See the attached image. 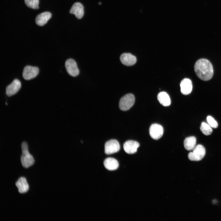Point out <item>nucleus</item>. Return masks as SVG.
Listing matches in <instances>:
<instances>
[{
	"label": "nucleus",
	"mask_w": 221,
	"mask_h": 221,
	"mask_svg": "<svg viewBox=\"0 0 221 221\" xmlns=\"http://www.w3.org/2000/svg\"><path fill=\"white\" fill-rule=\"evenodd\" d=\"M157 99L159 103L164 106H168L170 104L171 100L169 96L165 92L159 93L157 95Z\"/></svg>",
	"instance_id": "f3484780"
},
{
	"label": "nucleus",
	"mask_w": 221,
	"mask_h": 221,
	"mask_svg": "<svg viewBox=\"0 0 221 221\" xmlns=\"http://www.w3.org/2000/svg\"><path fill=\"white\" fill-rule=\"evenodd\" d=\"M39 72V69L37 67L28 65L23 69L22 76L25 80H29L36 77Z\"/></svg>",
	"instance_id": "39448f33"
},
{
	"label": "nucleus",
	"mask_w": 221,
	"mask_h": 221,
	"mask_svg": "<svg viewBox=\"0 0 221 221\" xmlns=\"http://www.w3.org/2000/svg\"><path fill=\"white\" fill-rule=\"evenodd\" d=\"M216 200H214V201H213V204H215V203H216Z\"/></svg>",
	"instance_id": "4be33fe9"
},
{
	"label": "nucleus",
	"mask_w": 221,
	"mask_h": 221,
	"mask_svg": "<svg viewBox=\"0 0 221 221\" xmlns=\"http://www.w3.org/2000/svg\"><path fill=\"white\" fill-rule=\"evenodd\" d=\"M139 143L133 140H128L126 142L123 144L124 150L126 153L132 154L135 153L139 146Z\"/></svg>",
	"instance_id": "9d476101"
},
{
	"label": "nucleus",
	"mask_w": 221,
	"mask_h": 221,
	"mask_svg": "<svg viewBox=\"0 0 221 221\" xmlns=\"http://www.w3.org/2000/svg\"><path fill=\"white\" fill-rule=\"evenodd\" d=\"M194 70L197 77L204 81L210 79L213 74L212 64L208 60L205 59H200L196 62Z\"/></svg>",
	"instance_id": "f257e3e1"
},
{
	"label": "nucleus",
	"mask_w": 221,
	"mask_h": 221,
	"mask_svg": "<svg viewBox=\"0 0 221 221\" xmlns=\"http://www.w3.org/2000/svg\"><path fill=\"white\" fill-rule=\"evenodd\" d=\"M135 97L132 94H128L124 96L120 99L119 106L120 109L126 111L131 108L134 104Z\"/></svg>",
	"instance_id": "7ed1b4c3"
},
{
	"label": "nucleus",
	"mask_w": 221,
	"mask_h": 221,
	"mask_svg": "<svg viewBox=\"0 0 221 221\" xmlns=\"http://www.w3.org/2000/svg\"><path fill=\"white\" fill-rule=\"evenodd\" d=\"M196 138L194 136H190L186 138L184 142V146L188 150H193L196 146Z\"/></svg>",
	"instance_id": "a211bd4d"
},
{
	"label": "nucleus",
	"mask_w": 221,
	"mask_h": 221,
	"mask_svg": "<svg viewBox=\"0 0 221 221\" xmlns=\"http://www.w3.org/2000/svg\"><path fill=\"white\" fill-rule=\"evenodd\" d=\"M103 164L105 167L110 171L116 170L119 166L118 161L112 157H108L105 159L104 161Z\"/></svg>",
	"instance_id": "dca6fc26"
},
{
	"label": "nucleus",
	"mask_w": 221,
	"mask_h": 221,
	"mask_svg": "<svg viewBox=\"0 0 221 221\" xmlns=\"http://www.w3.org/2000/svg\"><path fill=\"white\" fill-rule=\"evenodd\" d=\"M21 86L20 81L17 79H14L12 83L6 88V94L10 96L16 94L20 89Z\"/></svg>",
	"instance_id": "1a4fd4ad"
},
{
	"label": "nucleus",
	"mask_w": 221,
	"mask_h": 221,
	"mask_svg": "<svg viewBox=\"0 0 221 221\" xmlns=\"http://www.w3.org/2000/svg\"><path fill=\"white\" fill-rule=\"evenodd\" d=\"M164 132L163 127L158 124H153L150 126L149 133L151 137L153 139L157 140L162 136Z\"/></svg>",
	"instance_id": "6e6552de"
},
{
	"label": "nucleus",
	"mask_w": 221,
	"mask_h": 221,
	"mask_svg": "<svg viewBox=\"0 0 221 221\" xmlns=\"http://www.w3.org/2000/svg\"><path fill=\"white\" fill-rule=\"evenodd\" d=\"M22 154L21 157V162L23 166L25 168L32 165L34 163L33 156L29 153L27 144L23 142L21 145Z\"/></svg>",
	"instance_id": "f03ea898"
},
{
	"label": "nucleus",
	"mask_w": 221,
	"mask_h": 221,
	"mask_svg": "<svg viewBox=\"0 0 221 221\" xmlns=\"http://www.w3.org/2000/svg\"><path fill=\"white\" fill-rule=\"evenodd\" d=\"M66 70L71 76L75 77L79 74V70L76 62L73 59L67 60L65 62Z\"/></svg>",
	"instance_id": "0eeeda50"
},
{
	"label": "nucleus",
	"mask_w": 221,
	"mask_h": 221,
	"mask_svg": "<svg viewBox=\"0 0 221 221\" xmlns=\"http://www.w3.org/2000/svg\"><path fill=\"white\" fill-rule=\"evenodd\" d=\"M69 12L74 14L78 19L82 18L84 15V7L82 4L80 2L74 3L71 8Z\"/></svg>",
	"instance_id": "9b49d317"
},
{
	"label": "nucleus",
	"mask_w": 221,
	"mask_h": 221,
	"mask_svg": "<svg viewBox=\"0 0 221 221\" xmlns=\"http://www.w3.org/2000/svg\"><path fill=\"white\" fill-rule=\"evenodd\" d=\"M205 154V149L201 145H198L195 147L193 151L189 153L188 157L191 161H198L202 160Z\"/></svg>",
	"instance_id": "20e7f679"
},
{
	"label": "nucleus",
	"mask_w": 221,
	"mask_h": 221,
	"mask_svg": "<svg viewBox=\"0 0 221 221\" xmlns=\"http://www.w3.org/2000/svg\"><path fill=\"white\" fill-rule=\"evenodd\" d=\"M180 90L181 93L187 95L192 91V88L191 81L189 79L185 78L183 79L180 83Z\"/></svg>",
	"instance_id": "ddd939ff"
},
{
	"label": "nucleus",
	"mask_w": 221,
	"mask_h": 221,
	"mask_svg": "<svg viewBox=\"0 0 221 221\" xmlns=\"http://www.w3.org/2000/svg\"><path fill=\"white\" fill-rule=\"evenodd\" d=\"M99 4L100 5H101V2H99Z\"/></svg>",
	"instance_id": "5701e85b"
},
{
	"label": "nucleus",
	"mask_w": 221,
	"mask_h": 221,
	"mask_svg": "<svg viewBox=\"0 0 221 221\" xmlns=\"http://www.w3.org/2000/svg\"><path fill=\"white\" fill-rule=\"evenodd\" d=\"M25 5L33 9L39 8V0H24Z\"/></svg>",
	"instance_id": "aec40b11"
},
{
	"label": "nucleus",
	"mask_w": 221,
	"mask_h": 221,
	"mask_svg": "<svg viewBox=\"0 0 221 221\" xmlns=\"http://www.w3.org/2000/svg\"><path fill=\"white\" fill-rule=\"evenodd\" d=\"M120 146L118 141L115 139H111L107 142L105 144L104 151L107 155L112 154L118 152Z\"/></svg>",
	"instance_id": "423d86ee"
},
{
	"label": "nucleus",
	"mask_w": 221,
	"mask_h": 221,
	"mask_svg": "<svg viewBox=\"0 0 221 221\" xmlns=\"http://www.w3.org/2000/svg\"><path fill=\"white\" fill-rule=\"evenodd\" d=\"M207 120L208 124L211 127L216 128L218 127L217 122L211 116H208L207 117Z\"/></svg>",
	"instance_id": "412c9836"
},
{
	"label": "nucleus",
	"mask_w": 221,
	"mask_h": 221,
	"mask_svg": "<svg viewBox=\"0 0 221 221\" xmlns=\"http://www.w3.org/2000/svg\"><path fill=\"white\" fill-rule=\"evenodd\" d=\"M200 128L202 133L206 135H210L212 131L211 126L204 122H202Z\"/></svg>",
	"instance_id": "6ab92c4d"
},
{
	"label": "nucleus",
	"mask_w": 221,
	"mask_h": 221,
	"mask_svg": "<svg viewBox=\"0 0 221 221\" xmlns=\"http://www.w3.org/2000/svg\"><path fill=\"white\" fill-rule=\"evenodd\" d=\"M51 17L52 14L50 12H43L37 16L35 19L36 23L37 25L42 26L47 23Z\"/></svg>",
	"instance_id": "4468645a"
},
{
	"label": "nucleus",
	"mask_w": 221,
	"mask_h": 221,
	"mask_svg": "<svg viewBox=\"0 0 221 221\" xmlns=\"http://www.w3.org/2000/svg\"><path fill=\"white\" fill-rule=\"evenodd\" d=\"M120 60L124 65L127 66H132L136 62V57L130 53H124L120 56Z\"/></svg>",
	"instance_id": "f8f14e48"
},
{
	"label": "nucleus",
	"mask_w": 221,
	"mask_h": 221,
	"mask_svg": "<svg viewBox=\"0 0 221 221\" xmlns=\"http://www.w3.org/2000/svg\"><path fill=\"white\" fill-rule=\"evenodd\" d=\"M15 185L18 189L19 193H25L29 189V185L24 177H21L19 178Z\"/></svg>",
	"instance_id": "2eb2a0df"
}]
</instances>
